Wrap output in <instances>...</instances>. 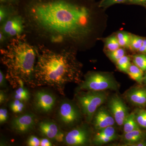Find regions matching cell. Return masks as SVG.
Instances as JSON below:
<instances>
[{"label":"cell","instance_id":"cell-41","mask_svg":"<svg viewBox=\"0 0 146 146\" xmlns=\"http://www.w3.org/2000/svg\"><path fill=\"white\" fill-rule=\"evenodd\" d=\"M5 1V0H1V2Z\"/></svg>","mask_w":146,"mask_h":146},{"label":"cell","instance_id":"cell-6","mask_svg":"<svg viewBox=\"0 0 146 146\" xmlns=\"http://www.w3.org/2000/svg\"><path fill=\"white\" fill-rule=\"evenodd\" d=\"M58 115L60 121L66 125L75 123L80 117V112L75 106L68 101L63 102L60 105Z\"/></svg>","mask_w":146,"mask_h":146},{"label":"cell","instance_id":"cell-21","mask_svg":"<svg viewBox=\"0 0 146 146\" xmlns=\"http://www.w3.org/2000/svg\"><path fill=\"white\" fill-rule=\"evenodd\" d=\"M117 38L120 47L124 48H129L131 34L125 31L118 32Z\"/></svg>","mask_w":146,"mask_h":146},{"label":"cell","instance_id":"cell-24","mask_svg":"<svg viewBox=\"0 0 146 146\" xmlns=\"http://www.w3.org/2000/svg\"><path fill=\"white\" fill-rule=\"evenodd\" d=\"M116 64L120 71L127 73L131 64L130 58L128 56L125 55L117 61Z\"/></svg>","mask_w":146,"mask_h":146},{"label":"cell","instance_id":"cell-34","mask_svg":"<svg viewBox=\"0 0 146 146\" xmlns=\"http://www.w3.org/2000/svg\"><path fill=\"white\" fill-rule=\"evenodd\" d=\"M64 138H65V137H64V134L62 132L59 131L56 136L54 139L57 142H60H60H63Z\"/></svg>","mask_w":146,"mask_h":146},{"label":"cell","instance_id":"cell-12","mask_svg":"<svg viewBox=\"0 0 146 146\" xmlns=\"http://www.w3.org/2000/svg\"><path fill=\"white\" fill-rule=\"evenodd\" d=\"M95 115L94 125L96 129L100 130L115 124V121L113 116L104 108L99 110Z\"/></svg>","mask_w":146,"mask_h":146},{"label":"cell","instance_id":"cell-1","mask_svg":"<svg viewBox=\"0 0 146 146\" xmlns=\"http://www.w3.org/2000/svg\"><path fill=\"white\" fill-rule=\"evenodd\" d=\"M31 14L37 26L56 42L78 41L92 31V13L89 9L65 1L37 3L32 7Z\"/></svg>","mask_w":146,"mask_h":146},{"label":"cell","instance_id":"cell-33","mask_svg":"<svg viewBox=\"0 0 146 146\" xmlns=\"http://www.w3.org/2000/svg\"><path fill=\"white\" fill-rule=\"evenodd\" d=\"M50 141L47 139L44 138L40 140V146H50L52 145Z\"/></svg>","mask_w":146,"mask_h":146},{"label":"cell","instance_id":"cell-23","mask_svg":"<svg viewBox=\"0 0 146 146\" xmlns=\"http://www.w3.org/2000/svg\"><path fill=\"white\" fill-rule=\"evenodd\" d=\"M133 64L143 72L146 71V54L140 53L134 55L133 57Z\"/></svg>","mask_w":146,"mask_h":146},{"label":"cell","instance_id":"cell-5","mask_svg":"<svg viewBox=\"0 0 146 146\" xmlns=\"http://www.w3.org/2000/svg\"><path fill=\"white\" fill-rule=\"evenodd\" d=\"M118 84L108 74L100 72L90 73L80 84V89L88 91H104L117 90Z\"/></svg>","mask_w":146,"mask_h":146},{"label":"cell","instance_id":"cell-2","mask_svg":"<svg viewBox=\"0 0 146 146\" xmlns=\"http://www.w3.org/2000/svg\"><path fill=\"white\" fill-rule=\"evenodd\" d=\"M81 65L74 52L43 49L37 52L31 85L47 86L64 94L65 85L80 81Z\"/></svg>","mask_w":146,"mask_h":146},{"label":"cell","instance_id":"cell-25","mask_svg":"<svg viewBox=\"0 0 146 146\" xmlns=\"http://www.w3.org/2000/svg\"><path fill=\"white\" fill-rule=\"evenodd\" d=\"M14 98L21 101H26L29 98V94L23 86H20L15 91Z\"/></svg>","mask_w":146,"mask_h":146},{"label":"cell","instance_id":"cell-4","mask_svg":"<svg viewBox=\"0 0 146 146\" xmlns=\"http://www.w3.org/2000/svg\"><path fill=\"white\" fill-rule=\"evenodd\" d=\"M107 99V94L104 91H89L77 98L82 111L89 121L92 120L97 110Z\"/></svg>","mask_w":146,"mask_h":146},{"label":"cell","instance_id":"cell-3","mask_svg":"<svg viewBox=\"0 0 146 146\" xmlns=\"http://www.w3.org/2000/svg\"><path fill=\"white\" fill-rule=\"evenodd\" d=\"M25 39L16 37L1 50V60L7 68V78L15 86L31 85L37 53Z\"/></svg>","mask_w":146,"mask_h":146},{"label":"cell","instance_id":"cell-38","mask_svg":"<svg viewBox=\"0 0 146 146\" xmlns=\"http://www.w3.org/2000/svg\"><path fill=\"white\" fill-rule=\"evenodd\" d=\"M146 146V141H141L138 143H136L133 145H131L132 146Z\"/></svg>","mask_w":146,"mask_h":146},{"label":"cell","instance_id":"cell-30","mask_svg":"<svg viewBox=\"0 0 146 146\" xmlns=\"http://www.w3.org/2000/svg\"><path fill=\"white\" fill-rule=\"evenodd\" d=\"M8 118V112L5 108H1L0 109V123H1L6 121Z\"/></svg>","mask_w":146,"mask_h":146},{"label":"cell","instance_id":"cell-26","mask_svg":"<svg viewBox=\"0 0 146 146\" xmlns=\"http://www.w3.org/2000/svg\"><path fill=\"white\" fill-rule=\"evenodd\" d=\"M135 115L138 125L146 129V110H139L135 113Z\"/></svg>","mask_w":146,"mask_h":146},{"label":"cell","instance_id":"cell-27","mask_svg":"<svg viewBox=\"0 0 146 146\" xmlns=\"http://www.w3.org/2000/svg\"><path fill=\"white\" fill-rule=\"evenodd\" d=\"M11 109L14 113H20L23 111L24 104L20 100L16 99L11 104Z\"/></svg>","mask_w":146,"mask_h":146},{"label":"cell","instance_id":"cell-39","mask_svg":"<svg viewBox=\"0 0 146 146\" xmlns=\"http://www.w3.org/2000/svg\"><path fill=\"white\" fill-rule=\"evenodd\" d=\"M1 34H0V40L1 42H3L4 40L5 36H4L3 33L2 32H1Z\"/></svg>","mask_w":146,"mask_h":146},{"label":"cell","instance_id":"cell-19","mask_svg":"<svg viewBox=\"0 0 146 146\" xmlns=\"http://www.w3.org/2000/svg\"><path fill=\"white\" fill-rule=\"evenodd\" d=\"M120 47L116 35H111L105 39L104 48L106 52L115 50Z\"/></svg>","mask_w":146,"mask_h":146},{"label":"cell","instance_id":"cell-13","mask_svg":"<svg viewBox=\"0 0 146 146\" xmlns=\"http://www.w3.org/2000/svg\"><path fill=\"white\" fill-rule=\"evenodd\" d=\"M99 130V132L94 136V141L95 144H106L117 138L116 131L112 126L108 127Z\"/></svg>","mask_w":146,"mask_h":146},{"label":"cell","instance_id":"cell-22","mask_svg":"<svg viewBox=\"0 0 146 146\" xmlns=\"http://www.w3.org/2000/svg\"><path fill=\"white\" fill-rule=\"evenodd\" d=\"M107 56L113 62L117 63L118 60L125 55V48L120 47L118 49L106 52Z\"/></svg>","mask_w":146,"mask_h":146},{"label":"cell","instance_id":"cell-14","mask_svg":"<svg viewBox=\"0 0 146 146\" xmlns=\"http://www.w3.org/2000/svg\"><path fill=\"white\" fill-rule=\"evenodd\" d=\"M128 100L136 106L146 105V88H136L131 89L126 95Z\"/></svg>","mask_w":146,"mask_h":146},{"label":"cell","instance_id":"cell-9","mask_svg":"<svg viewBox=\"0 0 146 146\" xmlns=\"http://www.w3.org/2000/svg\"><path fill=\"white\" fill-rule=\"evenodd\" d=\"M36 123L35 116L31 113H26L14 118L11 122V126L18 133L28 132L34 127Z\"/></svg>","mask_w":146,"mask_h":146},{"label":"cell","instance_id":"cell-37","mask_svg":"<svg viewBox=\"0 0 146 146\" xmlns=\"http://www.w3.org/2000/svg\"><path fill=\"white\" fill-rule=\"evenodd\" d=\"M6 100V96L4 92L1 90L0 92V103H3Z\"/></svg>","mask_w":146,"mask_h":146},{"label":"cell","instance_id":"cell-10","mask_svg":"<svg viewBox=\"0 0 146 146\" xmlns=\"http://www.w3.org/2000/svg\"><path fill=\"white\" fill-rule=\"evenodd\" d=\"M88 131L84 128L74 129L69 131L65 137V143L70 146H80L86 145L89 142Z\"/></svg>","mask_w":146,"mask_h":146},{"label":"cell","instance_id":"cell-18","mask_svg":"<svg viewBox=\"0 0 146 146\" xmlns=\"http://www.w3.org/2000/svg\"><path fill=\"white\" fill-rule=\"evenodd\" d=\"M143 71L135 64H131L127 74L132 80L141 84L144 80Z\"/></svg>","mask_w":146,"mask_h":146},{"label":"cell","instance_id":"cell-32","mask_svg":"<svg viewBox=\"0 0 146 146\" xmlns=\"http://www.w3.org/2000/svg\"><path fill=\"white\" fill-rule=\"evenodd\" d=\"M7 16V12L5 10V9L1 7L0 9V22L1 23L5 20Z\"/></svg>","mask_w":146,"mask_h":146},{"label":"cell","instance_id":"cell-28","mask_svg":"<svg viewBox=\"0 0 146 146\" xmlns=\"http://www.w3.org/2000/svg\"><path fill=\"white\" fill-rule=\"evenodd\" d=\"M127 0H102L100 2L99 7L102 8H107L116 4L125 3Z\"/></svg>","mask_w":146,"mask_h":146},{"label":"cell","instance_id":"cell-36","mask_svg":"<svg viewBox=\"0 0 146 146\" xmlns=\"http://www.w3.org/2000/svg\"><path fill=\"white\" fill-rule=\"evenodd\" d=\"M5 79L4 75L1 71H0V86L1 87H3L5 86Z\"/></svg>","mask_w":146,"mask_h":146},{"label":"cell","instance_id":"cell-31","mask_svg":"<svg viewBox=\"0 0 146 146\" xmlns=\"http://www.w3.org/2000/svg\"><path fill=\"white\" fill-rule=\"evenodd\" d=\"M125 3L130 4L137 5L146 7V0H127Z\"/></svg>","mask_w":146,"mask_h":146},{"label":"cell","instance_id":"cell-17","mask_svg":"<svg viewBox=\"0 0 146 146\" xmlns=\"http://www.w3.org/2000/svg\"><path fill=\"white\" fill-rule=\"evenodd\" d=\"M123 125L124 133L140 129L139 125L136 121L135 112H132L129 114L125 120Z\"/></svg>","mask_w":146,"mask_h":146},{"label":"cell","instance_id":"cell-16","mask_svg":"<svg viewBox=\"0 0 146 146\" xmlns=\"http://www.w3.org/2000/svg\"><path fill=\"white\" fill-rule=\"evenodd\" d=\"M145 134L140 129L124 133V140L128 145H133L143 140Z\"/></svg>","mask_w":146,"mask_h":146},{"label":"cell","instance_id":"cell-29","mask_svg":"<svg viewBox=\"0 0 146 146\" xmlns=\"http://www.w3.org/2000/svg\"><path fill=\"white\" fill-rule=\"evenodd\" d=\"M27 144L30 146H40V140L36 136H30L27 141Z\"/></svg>","mask_w":146,"mask_h":146},{"label":"cell","instance_id":"cell-35","mask_svg":"<svg viewBox=\"0 0 146 146\" xmlns=\"http://www.w3.org/2000/svg\"><path fill=\"white\" fill-rule=\"evenodd\" d=\"M138 52L146 54V38H144L143 44L138 50Z\"/></svg>","mask_w":146,"mask_h":146},{"label":"cell","instance_id":"cell-8","mask_svg":"<svg viewBox=\"0 0 146 146\" xmlns=\"http://www.w3.org/2000/svg\"><path fill=\"white\" fill-rule=\"evenodd\" d=\"M56 98L52 94L47 91L36 92L35 98V104L36 109L43 113H48L52 110Z\"/></svg>","mask_w":146,"mask_h":146},{"label":"cell","instance_id":"cell-15","mask_svg":"<svg viewBox=\"0 0 146 146\" xmlns=\"http://www.w3.org/2000/svg\"><path fill=\"white\" fill-rule=\"evenodd\" d=\"M39 130L47 138L54 139L59 132L57 125L50 121H44L39 123Z\"/></svg>","mask_w":146,"mask_h":146},{"label":"cell","instance_id":"cell-11","mask_svg":"<svg viewBox=\"0 0 146 146\" xmlns=\"http://www.w3.org/2000/svg\"><path fill=\"white\" fill-rule=\"evenodd\" d=\"M24 27L21 17L15 16L9 18L3 24L2 32L8 36H18L23 31Z\"/></svg>","mask_w":146,"mask_h":146},{"label":"cell","instance_id":"cell-20","mask_svg":"<svg viewBox=\"0 0 146 146\" xmlns=\"http://www.w3.org/2000/svg\"><path fill=\"white\" fill-rule=\"evenodd\" d=\"M144 38L145 37L131 34L129 49L138 52V50L143 44Z\"/></svg>","mask_w":146,"mask_h":146},{"label":"cell","instance_id":"cell-40","mask_svg":"<svg viewBox=\"0 0 146 146\" xmlns=\"http://www.w3.org/2000/svg\"><path fill=\"white\" fill-rule=\"evenodd\" d=\"M143 81L145 82V83H146V74L145 76V77H144Z\"/></svg>","mask_w":146,"mask_h":146},{"label":"cell","instance_id":"cell-7","mask_svg":"<svg viewBox=\"0 0 146 146\" xmlns=\"http://www.w3.org/2000/svg\"><path fill=\"white\" fill-rule=\"evenodd\" d=\"M108 106L117 124L123 125L129 113L127 106L122 100L117 96H114L110 99Z\"/></svg>","mask_w":146,"mask_h":146}]
</instances>
